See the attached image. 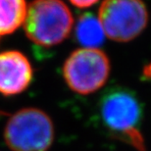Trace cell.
<instances>
[{
    "mask_svg": "<svg viewBox=\"0 0 151 151\" xmlns=\"http://www.w3.org/2000/svg\"><path fill=\"white\" fill-rule=\"evenodd\" d=\"M101 124L109 134L137 151H145L141 132L143 108L132 90L111 87L102 94L98 104Z\"/></svg>",
    "mask_w": 151,
    "mask_h": 151,
    "instance_id": "cell-1",
    "label": "cell"
},
{
    "mask_svg": "<svg viewBox=\"0 0 151 151\" xmlns=\"http://www.w3.org/2000/svg\"><path fill=\"white\" fill-rule=\"evenodd\" d=\"M24 29L34 43L50 47L71 35L74 17L62 0H34L28 5Z\"/></svg>",
    "mask_w": 151,
    "mask_h": 151,
    "instance_id": "cell-2",
    "label": "cell"
},
{
    "mask_svg": "<svg viewBox=\"0 0 151 151\" xmlns=\"http://www.w3.org/2000/svg\"><path fill=\"white\" fill-rule=\"evenodd\" d=\"M4 139L12 151H47L54 140V126L37 108H24L9 118Z\"/></svg>",
    "mask_w": 151,
    "mask_h": 151,
    "instance_id": "cell-3",
    "label": "cell"
},
{
    "mask_svg": "<svg viewBox=\"0 0 151 151\" xmlns=\"http://www.w3.org/2000/svg\"><path fill=\"white\" fill-rule=\"evenodd\" d=\"M111 72L107 54L99 48H78L63 65V78L69 88L81 95L91 94L104 86Z\"/></svg>",
    "mask_w": 151,
    "mask_h": 151,
    "instance_id": "cell-4",
    "label": "cell"
},
{
    "mask_svg": "<svg viewBox=\"0 0 151 151\" xmlns=\"http://www.w3.org/2000/svg\"><path fill=\"white\" fill-rule=\"evenodd\" d=\"M97 18L107 37L129 42L146 28L148 11L142 0H104Z\"/></svg>",
    "mask_w": 151,
    "mask_h": 151,
    "instance_id": "cell-5",
    "label": "cell"
},
{
    "mask_svg": "<svg viewBox=\"0 0 151 151\" xmlns=\"http://www.w3.org/2000/svg\"><path fill=\"white\" fill-rule=\"evenodd\" d=\"M34 71L29 59L19 51L0 53V93L5 96L23 92L32 83Z\"/></svg>",
    "mask_w": 151,
    "mask_h": 151,
    "instance_id": "cell-6",
    "label": "cell"
},
{
    "mask_svg": "<svg viewBox=\"0 0 151 151\" xmlns=\"http://www.w3.org/2000/svg\"><path fill=\"white\" fill-rule=\"evenodd\" d=\"M75 35L83 48H98L106 37L98 18L90 13H84L78 18Z\"/></svg>",
    "mask_w": 151,
    "mask_h": 151,
    "instance_id": "cell-7",
    "label": "cell"
},
{
    "mask_svg": "<svg viewBox=\"0 0 151 151\" xmlns=\"http://www.w3.org/2000/svg\"><path fill=\"white\" fill-rule=\"evenodd\" d=\"M27 8L26 0H0V37L12 34L23 25Z\"/></svg>",
    "mask_w": 151,
    "mask_h": 151,
    "instance_id": "cell-8",
    "label": "cell"
},
{
    "mask_svg": "<svg viewBox=\"0 0 151 151\" xmlns=\"http://www.w3.org/2000/svg\"><path fill=\"white\" fill-rule=\"evenodd\" d=\"M69 1L74 6H76V7L84 9V8L91 7V6L96 4L99 0H69Z\"/></svg>",
    "mask_w": 151,
    "mask_h": 151,
    "instance_id": "cell-9",
    "label": "cell"
}]
</instances>
